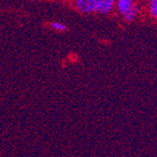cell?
Segmentation results:
<instances>
[{"label":"cell","mask_w":157,"mask_h":157,"mask_svg":"<svg viewBox=\"0 0 157 157\" xmlns=\"http://www.w3.org/2000/svg\"><path fill=\"white\" fill-rule=\"evenodd\" d=\"M96 1L97 0H76V7L82 12L90 13L96 10Z\"/></svg>","instance_id":"obj_1"},{"label":"cell","mask_w":157,"mask_h":157,"mask_svg":"<svg viewBox=\"0 0 157 157\" xmlns=\"http://www.w3.org/2000/svg\"><path fill=\"white\" fill-rule=\"evenodd\" d=\"M114 7V0H97L96 10L100 13H107Z\"/></svg>","instance_id":"obj_2"},{"label":"cell","mask_w":157,"mask_h":157,"mask_svg":"<svg viewBox=\"0 0 157 157\" xmlns=\"http://www.w3.org/2000/svg\"><path fill=\"white\" fill-rule=\"evenodd\" d=\"M133 2L134 0H117V6L120 12L125 14L126 12L129 11L134 6Z\"/></svg>","instance_id":"obj_3"},{"label":"cell","mask_w":157,"mask_h":157,"mask_svg":"<svg viewBox=\"0 0 157 157\" xmlns=\"http://www.w3.org/2000/svg\"><path fill=\"white\" fill-rule=\"evenodd\" d=\"M136 13H137V7H136V6H133L132 9H131L129 11L126 12V13L124 14L126 21H128V22L132 21V20L136 17Z\"/></svg>","instance_id":"obj_4"},{"label":"cell","mask_w":157,"mask_h":157,"mask_svg":"<svg viewBox=\"0 0 157 157\" xmlns=\"http://www.w3.org/2000/svg\"><path fill=\"white\" fill-rule=\"evenodd\" d=\"M150 9H151V13L153 16H156L157 15V0H152Z\"/></svg>","instance_id":"obj_5"},{"label":"cell","mask_w":157,"mask_h":157,"mask_svg":"<svg viewBox=\"0 0 157 157\" xmlns=\"http://www.w3.org/2000/svg\"><path fill=\"white\" fill-rule=\"evenodd\" d=\"M52 26L56 30H59V31H64L66 30V26L63 24L60 23H52Z\"/></svg>","instance_id":"obj_6"},{"label":"cell","mask_w":157,"mask_h":157,"mask_svg":"<svg viewBox=\"0 0 157 157\" xmlns=\"http://www.w3.org/2000/svg\"><path fill=\"white\" fill-rule=\"evenodd\" d=\"M149 1H151H151H152V0H149Z\"/></svg>","instance_id":"obj_7"}]
</instances>
